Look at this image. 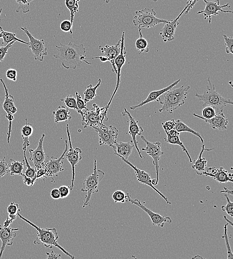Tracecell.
<instances>
[{
    "instance_id": "6da1fadb",
    "label": "cell",
    "mask_w": 233,
    "mask_h": 259,
    "mask_svg": "<svg viewBox=\"0 0 233 259\" xmlns=\"http://www.w3.org/2000/svg\"><path fill=\"white\" fill-rule=\"evenodd\" d=\"M56 47L58 53L53 57L60 59L62 66L66 69H75L82 62L87 64H91L86 60L85 48L82 44L77 45L70 42L67 45L60 43V46L56 45Z\"/></svg>"
},
{
    "instance_id": "7a4b0ae2",
    "label": "cell",
    "mask_w": 233,
    "mask_h": 259,
    "mask_svg": "<svg viewBox=\"0 0 233 259\" xmlns=\"http://www.w3.org/2000/svg\"><path fill=\"white\" fill-rule=\"evenodd\" d=\"M17 216L36 229L37 231V237L36 240L34 241V244H41L43 245L45 247L49 249H51L53 247H57L66 256L72 259H75V257L73 255L70 254L58 244L57 239L59 236L55 228H41L22 216L19 213L18 214Z\"/></svg>"
},
{
    "instance_id": "3957f363",
    "label": "cell",
    "mask_w": 233,
    "mask_h": 259,
    "mask_svg": "<svg viewBox=\"0 0 233 259\" xmlns=\"http://www.w3.org/2000/svg\"><path fill=\"white\" fill-rule=\"evenodd\" d=\"M190 86H181V87L170 89L163 93V99L158 100L162 107L158 110L159 113L167 111L170 114L185 103L188 91Z\"/></svg>"
},
{
    "instance_id": "277c9868",
    "label": "cell",
    "mask_w": 233,
    "mask_h": 259,
    "mask_svg": "<svg viewBox=\"0 0 233 259\" xmlns=\"http://www.w3.org/2000/svg\"><path fill=\"white\" fill-rule=\"evenodd\" d=\"M207 81L208 85H207V90L203 94L196 93L195 96L203 102V107L211 106L216 109L218 114L223 112L226 105H233V101L230 99L223 97L216 90L215 85L211 83L209 76Z\"/></svg>"
},
{
    "instance_id": "5b68a950",
    "label": "cell",
    "mask_w": 233,
    "mask_h": 259,
    "mask_svg": "<svg viewBox=\"0 0 233 259\" xmlns=\"http://www.w3.org/2000/svg\"><path fill=\"white\" fill-rule=\"evenodd\" d=\"M104 172L97 169L96 158H94V167L93 173L84 179L81 191L87 192L82 207L89 205L91 195L98 192L99 183L104 176Z\"/></svg>"
},
{
    "instance_id": "8992f818",
    "label": "cell",
    "mask_w": 233,
    "mask_h": 259,
    "mask_svg": "<svg viewBox=\"0 0 233 259\" xmlns=\"http://www.w3.org/2000/svg\"><path fill=\"white\" fill-rule=\"evenodd\" d=\"M135 14L133 23L135 26H138V28H150L158 24L167 23L169 21L156 17V12L153 8H145L136 11Z\"/></svg>"
},
{
    "instance_id": "52a82bcc",
    "label": "cell",
    "mask_w": 233,
    "mask_h": 259,
    "mask_svg": "<svg viewBox=\"0 0 233 259\" xmlns=\"http://www.w3.org/2000/svg\"><path fill=\"white\" fill-rule=\"evenodd\" d=\"M106 108V106L100 107L99 105L94 103L90 110L88 109L83 112L81 116V125L83 128H86L87 127H89L94 128L103 124L105 118L107 121L108 118Z\"/></svg>"
},
{
    "instance_id": "ba28073f",
    "label": "cell",
    "mask_w": 233,
    "mask_h": 259,
    "mask_svg": "<svg viewBox=\"0 0 233 259\" xmlns=\"http://www.w3.org/2000/svg\"><path fill=\"white\" fill-rule=\"evenodd\" d=\"M141 138L146 143V146L142 148V150L146 152L149 156L153 158V163L155 167L156 178L155 185H157L158 182L159 165L158 161L160 156L163 154L161 150V143L159 141L152 142L148 141L143 136L141 135Z\"/></svg>"
},
{
    "instance_id": "9c48e42d",
    "label": "cell",
    "mask_w": 233,
    "mask_h": 259,
    "mask_svg": "<svg viewBox=\"0 0 233 259\" xmlns=\"http://www.w3.org/2000/svg\"><path fill=\"white\" fill-rule=\"evenodd\" d=\"M93 129L98 133L100 145L106 144L111 147L117 142L118 130L116 128L111 125L107 127L102 124Z\"/></svg>"
},
{
    "instance_id": "30bf717a",
    "label": "cell",
    "mask_w": 233,
    "mask_h": 259,
    "mask_svg": "<svg viewBox=\"0 0 233 259\" xmlns=\"http://www.w3.org/2000/svg\"><path fill=\"white\" fill-rule=\"evenodd\" d=\"M0 81L3 86L5 92V98L2 104V108L7 114L5 117L9 123L8 131L6 133L7 143H9L11 132L12 122L14 120V114L17 112V108L14 103V98L12 96L9 94L8 90L3 80L0 79Z\"/></svg>"
},
{
    "instance_id": "8fae6325",
    "label": "cell",
    "mask_w": 233,
    "mask_h": 259,
    "mask_svg": "<svg viewBox=\"0 0 233 259\" xmlns=\"http://www.w3.org/2000/svg\"><path fill=\"white\" fill-rule=\"evenodd\" d=\"M127 202H130L131 204L135 205L145 212L150 217L153 226L162 228L165 223L171 224V219L169 217H164L161 215L155 213L151 209L146 207L143 203L137 199H132L130 195L126 193Z\"/></svg>"
},
{
    "instance_id": "7c38bea8",
    "label": "cell",
    "mask_w": 233,
    "mask_h": 259,
    "mask_svg": "<svg viewBox=\"0 0 233 259\" xmlns=\"http://www.w3.org/2000/svg\"><path fill=\"white\" fill-rule=\"evenodd\" d=\"M20 28L29 38V48L31 50L34 60L43 61L44 56L47 55V48L45 46L44 40L35 38L26 27H20Z\"/></svg>"
},
{
    "instance_id": "4fadbf2b",
    "label": "cell",
    "mask_w": 233,
    "mask_h": 259,
    "mask_svg": "<svg viewBox=\"0 0 233 259\" xmlns=\"http://www.w3.org/2000/svg\"><path fill=\"white\" fill-rule=\"evenodd\" d=\"M66 129L69 139L70 149L68 150L67 151V152L66 153L65 157L70 163L72 167V178L71 185L70 186V189L71 190L73 189L74 186V181L75 178V167L78 163L82 159V156L80 155V153L82 152V151L78 147H76L75 148H73L70 133L68 124L66 126Z\"/></svg>"
},
{
    "instance_id": "5bb4252c",
    "label": "cell",
    "mask_w": 233,
    "mask_h": 259,
    "mask_svg": "<svg viewBox=\"0 0 233 259\" xmlns=\"http://www.w3.org/2000/svg\"><path fill=\"white\" fill-rule=\"evenodd\" d=\"M205 3V7L204 10L197 12V14L202 13L204 16V19L209 18L208 23L211 22V17L212 15H221L218 13L219 11L223 12L232 13L231 10H225L222 8L224 7L231 8L229 3L224 5H220L219 0H203ZM222 16V15H221Z\"/></svg>"
},
{
    "instance_id": "9a60e30c",
    "label": "cell",
    "mask_w": 233,
    "mask_h": 259,
    "mask_svg": "<svg viewBox=\"0 0 233 259\" xmlns=\"http://www.w3.org/2000/svg\"><path fill=\"white\" fill-rule=\"evenodd\" d=\"M121 160L126 163L127 164L132 167L135 173L137 181L142 184L148 185L154 189L157 193H158L166 202L167 204H171V202L168 200V198L161 193L158 190H157L154 185L152 184L150 174L144 170H141L138 168L136 166L134 165L131 162L128 160L125 159L120 156H118Z\"/></svg>"
},
{
    "instance_id": "2e32d148",
    "label": "cell",
    "mask_w": 233,
    "mask_h": 259,
    "mask_svg": "<svg viewBox=\"0 0 233 259\" xmlns=\"http://www.w3.org/2000/svg\"><path fill=\"white\" fill-rule=\"evenodd\" d=\"M68 150V141L66 140L65 150L61 156L58 158L52 156L49 160L45 161L44 165L46 170L48 177H50L53 180L54 176H57V174L59 172L62 171L64 170L63 168V162L62 160L64 159L65 155Z\"/></svg>"
},
{
    "instance_id": "e0dca14e",
    "label": "cell",
    "mask_w": 233,
    "mask_h": 259,
    "mask_svg": "<svg viewBox=\"0 0 233 259\" xmlns=\"http://www.w3.org/2000/svg\"><path fill=\"white\" fill-rule=\"evenodd\" d=\"M124 35L125 32L123 31L122 32L121 38V50L120 53L116 57L114 60V64L116 69V74H117V84L116 86V88L114 91L113 94L111 96L110 100L107 105H106V112L107 113V110L109 106L111 103V101L118 90L119 84L120 83V76H121V70L122 66L124 64L126 58H125V54H126V52L125 51V47L124 45Z\"/></svg>"
},
{
    "instance_id": "ac0fdd59",
    "label": "cell",
    "mask_w": 233,
    "mask_h": 259,
    "mask_svg": "<svg viewBox=\"0 0 233 259\" xmlns=\"http://www.w3.org/2000/svg\"><path fill=\"white\" fill-rule=\"evenodd\" d=\"M189 4H187L182 11L174 19L169 20L168 22L164 23L163 27L160 30L159 35L164 42L171 41L174 39L175 29L179 23L178 20L186 10Z\"/></svg>"
},
{
    "instance_id": "d6986e66",
    "label": "cell",
    "mask_w": 233,
    "mask_h": 259,
    "mask_svg": "<svg viewBox=\"0 0 233 259\" xmlns=\"http://www.w3.org/2000/svg\"><path fill=\"white\" fill-rule=\"evenodd\" d=\"M45 136V134L43 133L39 140L37 147L35 149L29 150V160L33 162L36 170L42 167L45 161V153L43 147Z\"/></svg>"
},
{
    "instance_id": "ffe728a7",
    "label": "cell",
    "mask_w": 233,
    "mask_h": 259,
    "mask_svg": "<svg viewBox=\"0 0 233 259\" xmlns=\"http://www.w3.org/2000/svg\"><path fill=\"white\" fill-rule=\"evenodd\" d=\"M124 112L122 113L123 116L127 115L129 119V127L128 133L132 137V141L134 143V147L136 149L140 158H144L141 153V151L138 146V142L136 140L137 135H141L143 131V129L141 127L138 126V121H137L131 114L125 108Z\"/></svg>"
},
{
    "instance_id": "44dd1931",
    "label": "cell",
    "mask_w": 233,
    "mask_h": 259,
    "mask_svg": "<svg viewBox=\"0 0 233 259\" xmlns=\"http://www.w3.org/2000/svg\"><path fill=\"white\" fill-rule=\"evenodd\" d=\"M203 174L210 176L219 183L233 182V174L229 172L223 167H219V168L214 166L209 167Z\"/></svg>"
},
{
    "instance_id": "7402d4cb",
    "label": "cell",
    "mask_w": 233,
    "mask_h": 259,
    "mask_svg": "<svg viewBox=\"0 0 233 259\" xmlns=\"http://www.w3.org/2000/svg\"><path fill=\"white\" fill-rule=\"evenodd\" d=\"M19 228H12L9 227H1L0 225V239L1 241V246L0 250V259L6 245L11 246L14 238L16 236L15 231Z\"/></svg>"
},
{
    "instance_id": "603a6c76",
    "label": "cell",
    "mask_w": 233,
    "mask_h": 259,
    "mask_svg": "<svg viewBox=\"0 0 233 259\" xmlns=\"http://www.w3.org/2000/svg\"><path fill=\"white\" fill-rule=\"evenodd\" d=\"M99 49L101 53L104 54V56L107 58V61H109L112 66V72H115L116 74V69L114 64V60L116 57L120 52L121 50V39L114 45L110 46L106 45L102 47L99 46Z\"/></svg>"
},
{
    "instance_id": "cb8c5ba5",
    "label": "cell",
    "mask_w": 233,
    "mask_h": 259,
    "mask_svg": "<svg viewBox=\"0 0 233 259\" xmlns=\"http://www.w3.org/2000/svg\"><path fill=\"white\" fill-rule=\"evenodd\" d=\"M192 115L208 123L210 126L213 129L225 130L227 129V126L228 124L229 121L226 118L223 112L217 114L210 119H205L195 113H193Z\"/></svg>"
},
{
    "instance_id": "d4e9b609",
    "label": "cell",
    "mask_w": 233,
    "mask_h": 259,
    "mask_svg": "<svg viewBox=\"0 0 233 259\" xmlns=\"http://www.w3.org/2000/svg\"><path fill=\"white\" fill-rule=\"evenodd\" d=\"M180 81V79H178L176 81H174L173 83L169 85V86L164 88L162 89H160L158 90H155L151 92L148 95L147 98L141 102L140 103L138 104L137 105L133 106L130 107V109L131 110H134L138 108H140L144 105H146L149 103L157 101L158 98L161 96V95L167 91L172 89L174 86L178 84V83Z\"/></svg>"
},
{
    "instance_id": "484cf974",
    "label": "cell",
    "mask_w": 233,
    "mask_h": 259,
    "mask_svg": "<svg viewBox=\"0 0 233 259\" xmlns=\"http://www.w3.org/2000/svg\"><path fill=\"white\" fill-rule=\"evenodd\" d=\"M134 145H131L130 142H117L111 147L114 150V154L122 157L125 159L128 160L131 155Z\"/></svg>"
},
{
    "instance_id": "4316f807",
    "label": "cell",
    "mask_w": 233,
    "mask_h": 259,
    "mask_svg": "<svg viewBox=\"0 0 233 259\" xmlns=\"http://www.w3.org/2000/svg\"><path fill=\"white\" fill-rule=\"evenodd\" d=\"M213 149H214V148H205V145H202L201 150L197 159L194 161V163L192 165V169L195 170L196 174L198 175H203V172L205 171V168L207 166V161L204 157H202L203 152L205 150L209 151Z\"/></svg>"
},
{
    "instance_id": "83f0119b",
    "label": "cell",
    "mask_w": 233,
    "mask_h": 259,
    "mask_svg": "<svg viewBox=\"0 0 233 259\" xmlns=\"http://www.w3.org/2000/svg\"><path fill=\"white\" fill-rule=\"evenodd\" d=\"M53 114L54 116V121L56 123L67 122L72 119L69 108L64 106H59L55 111H53Z\"/></svg>"
},
{
    "instance_id": "f1b7e54d",
    "label": "cell",
    "mask_w": 233,
    "mask_h": 259,
    "mask_svg": "<svg viewBox=\"0 0 233 259\" xmlns=\"http://www.w3.org/2000/svg\"><path fill=\"white\" fill-rule=\"evenodd\" d=\"M19 211L20 209L18 204L13 202H11L7 207V217L3 223V227L10 226L11 223L16 219Z\"/></svg>"
},
{
    "instance_id": "f546056e",
    "label": "cell",
    "mask_w": 233,
    "mask_h": 259,
    "mask_svg": "<svg viewBox=\"0 0 233 259\" xmlns=\"http://www.w3.org/2000/svg\"><path fill=\"white\" fill-rule=\"evenodd\" d=\"M25 125L21 130V135L23 139L22 149L26 151V148L30 145L29 137L32 135L33 132V129L32 125L27 122V119H25Z\"/></svg>"
},
{
    "instance_id": "4dcf8cb0",
    "label": "cell",
    "mask_w": 233,
    "mask_h": 259,
    "mask_svg": "<svg viewBox=\"0 0 233 259\" xmlns=\"http://www.w3.org/2000/svg\"><path fill=\"white\" fill-rule=\"evenodd\" d=\"M173 129L179 132H188L191 133L199 138L201 143H204V139L200 133L192 129L179 119L174 121Z\"/></svg>"
},
{
    "instance_id": "1f68e13d",
    "label": "cell",
    "mask_w": 233,
    "mask_h": 259,
    "mask_svg": "<svg viewBox=\"0 0 233 259\" xmlns=\"http://www.w3.org/2000/svg\"><path fill=\"white\" fill-rule=\"evenodd\" d=\"M0 39L2 38L3 41L2 44H4V46L13 41H18L27 45L29 44V42L16 37L15 33L4 31L1 26L0 27Z\"/></svg>"
},
{
    "instance_id": "d6a6232c",
    "label": "cell",
    "mask_w": 233,
    "mask_h": 259,
    "mask_svg": "<svg viewBox=\"0 0 233 259\" xmlns=\"http://www.w3.org/2000/svg\"><path fill=\"white\" fill-rule=\"evenodd\" d=\"M11 162L8 164V172L10 175H22L25 164L24 161H19L10 159Z\"/></svg>"
},
{
    "instance_id": "836d02e7",
    "label": "cell",
    "mask_w": 233,
    "mask_h": 259,
    "mask_svg": "<svg viewBox=\"0 0 233 259\" xmlns=\"http://www.w3.org/2000/svg\"><path fill=\"white\" fill-rule=\"evenodd\" d=\"M101 79L99 78L97 84L95 86H92V84L88 85L83 92L84 96V102L86 104L88 102L93 100L96 96V91L97 89L100 86Z\"/></svg>"
},
{
    "instance_id": "e575fe53",
    "label": "cell",
    "mask_w": 233,
    "mask_h": 259,
    "mask_svg": "<svg viewBox=\"0 0 233 259\" xmlns=\"http://www.w3.org/2000/svg\"><path fill=\"white\" fill-rule=\"evenodd\" d=\"M165 133L166 134V137L164 138L165 141L169 144H176L180 146L183 151H184L187 154L189 162L191 163L192 162L193 160L183 142L181 141L179 138V135L170 136L167 133L165 132Z\"/></svg>"
},
{
    "instance_id": "d590c367",
    "label": "cell",
    "mask_w": 233,
    "mask_h": 259,
    "mask_svg": "<svg viewBox=\"0 0 233 259\" xmlns=\"http://www.w3.org/2000/svg\"><path fill=\"white\" fill-rule=\"evenodd\" d=\"M139 38H138L135 42L136 48L137 50L139 51V54L142 52H148L149 51V44L147 40L143 37L141 32V29L138 28Z\"/></svg>"
},
{
    "instance_id": "8d00e7d4",
    "label": "cell",
    "mask_w": 233,
    "mask_h": 259,
    "mask_svg": "<svg viewBox=\"0 0 233 259\" xmlns=\"http://www.w3.org/2000/svg\"><path fill=\"white\" fill-rule=\"evenodd\" d=\"M79 1V0H65V1L66 7L70 11V21L72 25L75 15L78 11Z\"/></svg>"
},
{
    "instance_id": "74e56055",
    "label": "cell",
    "mask_w": 233,
    "mask_h": 259,
    "mask_svg": "<svg viewBox=\"0 0 233 259\" xmlns=\"http://www.w3.org/2000/svg\"><path fill=\"white\" fill-rule=\"evenodd\" d=\"M63 102L69 109H73L76 110L78 114H80V112L77 105L76 99L72 95H68L64 99L60 100Z\"/></svg>"
},
{
    "instance_id": "f35d334b",
    "label": "cell",
    "mask_w": 233,
    "mask_h": 259,
    "mask_svg": "<svg viewBox=\"0 0 233 259\" xmlns=\"http://www.w3.org/2000/svg\"><path fill=\"white\" fill-rule=\"evenodd\" d=\"M26 151H23L24 153V161L25 163V165L26 166V169L25 171L24 174L32 179H33L35 181H36L35 179V174H36V170L34 167H32L29 164L26 156Z\"/></svg>"
},
{
    "instance_id": "ab89813d",
    "label": "cell",
    "mask_w": 233,
    "mask_h": 259,
    "mask_svg": "<svg viewBox=\"0 0 233 259\" xmlns=\"http://www.w3.org/2000/svg\"><path fill=\"white\" fill-rule=\"evenodd\" d=\"M18 6L16 9V12L22 10L23 13H27L30 10V3L34 0H15Z\"/></svg>"
},
{
    "instance_id": "60d3db41",
    "label": "cell",
    "mask_w": 233,
    "mask_h": 259,
    "mask_svg": "<svg viewBox=\"0 0 233 259\" xmlns=\"http://www.w3.org/2000/svg\"><path fill=\"white\" fill-rule=\"evenodd\" d=\"M217 114H218V113L215 108L211 106H206L203 107L202 111V116H201L205 119H210Z\"/></svg>"
},
{
    "instance_id": "b9f144b4",
    "label": "cell",
    "mask_w": 233,
    "mask_h": 259,
    "mask_svg": "<svg viewBox=\"0 0 233 259\" xmlns=\"http://www.w3.org/2000/svg\"><path fill=\"white\" fill-rule=\"evenodd\" d=\"M112 198L115 203L127 202L126 194L120 190L115 191L112 194Z\"/></svg>"
},
{
    "instance_id": "7bdbcfd3",
    "label": "cell",
    "mask_w": 233,
    "mask_h": 259,
    "mask_svg": "<svg viewBox=\"0 0 233 259\" xmlns=\"http://www.w3.org/2000/svg\"><path fill=\"white\" fill-rule=\"evenodd\" d=\"M228 224L227 223L225 224L224 227V234L222 236V238L224 239L225 241V245L227 248V254H228V259H233V254L231 248V246L230 245L229 238L227 234V226Z\"/></svg>"
},
{
    "instance_id": "ee69618b",
    "label": "cell",
    "mask_w": 233,
    "mask_h": 259,
    "mask_svg": "<svg viewBox=\"0 0 233 259\" xmlns=\"http://www.w3.org/2000/svg\"><path fill=\"white\" fill-rule=\"evenodd\" d=\"M226 198L227 204L221 207L223 211L226 212L229 216L233 217V203L231 201L227 194L224 195Z\"/></svg>"
},
{
    "instance_id": "f6af8a7d",
    "label": "cell",
    "mask_w": 233,
    "mask_h": 259,
    "mask_svg": "<svg viewBox=\"0 0 233 259\" xmlns=\"http://www.w3.org/2000/svg\"><path fill=\"white\" fill-rule=\"evenodd\" d=\"M223 37L226 46V52L227 53L233 54V38L232 36L228 37L226 35L224 34Z\"/></svg>"
},
{
    "instance_id": "bcb514c9",
    "label": "cell",
    "mask_w": 233,
    "mask_h": 259,
    "mask_svg": "<svg viewBox=\"0 0 233 259\" xmlns=\"http://www.w3.org/2000/svg\"><path fill=\"white\" fill-rule=\"evenodd\" d=\"M76 96V102H77V105L78 106V108L80 114L81 116H82L83 112L82 111V110H87L88 109L86 107V104L84 102L83 100L82 99L80 95L76 92L75 93Z\"/></svg>"
},
{
    "instance_id": "7dc6e473",
    "label": "cell",
    "mask_w": 233,
    "mask_h": 259,
    "mask_svg": "<svg viewBox=\"0 0 233 259\" xmlns=\"http://www.w3.org/2000/svg\"><path fill=\"white\" fill-rule=\"evenodd\" d=\"M60 27L61 29L65 32H69L70 34L73 33V25L70 20H64L60 24Z\"/></svg>"
},
{
    "instance_id": "c3c4849f",
    "label": "cell",
    "mask_w": 233,
    "mask_h": 259,
    "mask_svg": "<svg viewBox=\"0 0 233 259\" xmlns=\"http://www.w3.org/2000/svg\"><path fill=\"white\" fill-rule=\"evenodd\" d=\"M15 41H13L3 46H0V62L3 60L5 56L8 53V49L14 43Z\"/></svg>"
},
{
    "instance_id": "681fc988",
    "label": "cell",
    "mask_w": 233,
    "mask_h": 259,
    "mask_svg": "<svg viewBox=\"0 0 233 259\" xmlns=\"http://www.w3.org/2000/svg\"><path fill=\"white\" fill-rule=\"evenodd\" d=\"M47 172L46 170L44 165H43L42 167L36 170L35 179L36 180L42 179L44 180L47 178Z\"/></svg>"
},
{
    "instance_id": "f907efd6",
    "label": "cell",
    "mask_w": 233,
    "mask_h": 259,
    "mask_svg": "<svg viewBox=\"0 0 233 259\" xmlns=\"http://www.w3.org/2000/svg\"><path fill=\"white\" fill-rule=\"evenodd\" d=\"M5 158L0 160V177L8 173V164L5 161Z\"/></svg>"
},
{
    "instance_id": "816d5d0a",
    "label": "cell",
    "mask_w": 233,
    "mask_h": 259,
    "mask_svg": "<svg viewBox=\"0 0 233 259\" xmlns=\"http://www.w3.org/2000/svg\"><path fill=\"white\" fill-rule=\"evenodd\" d=\"M6 77L9 80L16 81L17 79V71L12 68L8 69L6 72Z\"/></svg>"
},
{
    "instance_id": "f5cc1de1",
    "label": "cell",
    "mask_w": 233,
    "mask_h": 259,
    "mask_svg": "<svg viewBox=\"0 0 233 259\" xmlns=\"http://www.w3.org/2000/svg\"><path fill=\"white\" fill-rule=\"evenodd\" d=\"M60 198H64L68 196L70 193V187L69 186L62 185L59 188Z\"/></svg>"
},
{
    "instance_id": "db71d44e",
    "label": "cell",
    "mask_w": 233,
    "mask_h": 259,
    "mask_svg": "<svg viewBox=\"0 0 233 259\" xmlns=\"http://www.w3.org/2000/svg\"><path fill=\"white\" fill-rule=\"evenodd\" d=\"M174 119H171L165 122L164 123H161L164 130L168 131L173 129L174 126Z\"/></svg>"
},
{
    "instance_id": "11a10c76",
    "label": "cell",
    "mask_w": 233,
    "mask_h": 259,
    "mask_svg": "<svg viewBox=\"0 0 233 259\" xmlns=\"http://www.w3.org/2000/svg\"><path fill=\"white\" fill-rule=\"evenodd\" d=\"M23 178V181L24 184L28 186H32L34 183L35 182V181L30 177H28L26 176L24 174H22V175Z\"/></svg>"
},
{
    "instance_id": "9f6ffc18",
    "label": "cell",
    "mask_w": 233,
    "mask_h": 259,
    "mask_svg": "<svg viewBox=\"0 0 233 259\" xmlns=\"http://www.w3.org/2000/svg\"><path fill=\"white\" fill-rule=\"evenodd\" d=\"M51 197L55 200L59 199L60 198V194L59 188H54L53 189L50 193Z\"/></svg>"
},
{
    "instance_id": "6f0895ef",
    "label": "cell",
    "mask_w": 233,
    "mask_h": 259,
    "mask_svg": "<svg viewBox=\"0 0 233 259\" xmlns=\"http://www.w3.org/2000/svg\"><path fill=\"white\" fill-rule=\"evenodd\" d=\"M199 0H187L186 4H189V6L184 11L185 14L188 13L190 9H191Z\"/></svg>"
},
{
    "instance_id": "680465c9",
    "label": "cell",
    "mask_w": 233,
    "mask_h": 259,
    "mask_svg": "<svg viewBox=\"0 0 233 259\" xmlns=\"http://www.w3.org/2000/svg\"><path fill=\"white\" fill-rule=\"evenodd\" d=\"M47 256V259H60L61 258V255L55 254L53 251H52L50 253H46Z\"/></svg>"
},
{
    "instance_id": "91938a15",
    "label": "cell",
    "mask_w": 233,
    "mask_h": 259,
    "mask_svg": "<svg viewBox=\"0 0 233 259\" xmlns=\"http://www.w3.org/2000/svg\"><path fill=\"white\" fill-rule=\"evenodd\" d=\"M165 132L167 133L170 136H175V135H179L180 132H178L177 130H174V129L169 130L168 131L164 130Z\"/></svg>"
},
{
    "instance_id": "94428289",
    "label": "cell",
    "mask_w": 233,
    "mask_h": 259,
    "mask_svg": "<svg viewBox=\"0 0 233 259\" xmlns=\"http://www.w3.org/2000/svg\"><path fill=\"white\" fill-rule=\"evenodd\" d=\"M224 190L221 191L220 192L221 193H225L226 194H230L231 196H233V190H230L229 189H228L226 187H224Z\"/></svg>"
},
{
    "instance_id": "6125c7cd",
    "label": "cell",
    "mask_w": 233,
    "mask_h": 259,
    "mask_svg": "<svg viewBox=\"0 0 233 259\" xmlns=\"http://www.w3.org/2000/svg\"><path fill=\"white\" fill-rule=\"evenodd\" d=\"M224 218L225 220L227 222L228 224H230L232 227L233 226V222H232V221H231L230 220H229L228 219V218L226 216H224Z\"/></svg>"
},
{
    "instance_id": "be15d7a7",
    "label": "cell",
    "mask_w": 233,
    "mask_h": 259,
    "mask_svg": "<svg viewBox=\"0 0 233 259\" xmlns=\"http://www.w3.org/2000/svg\"><path fill=\"white\" fill-rule=\"evenodd\" d=\"M203 258L202 257L200 256L199 255H196L194 257H192V258Z\"/></svg>"
},
{
    "instance_id": "e7e4bbea",
    "label": "cell",
    "mask_w": 233,
    "mask_h": 259,
    "mask_svg": "<svg viewBox=\"0 0 233 259\" xmlns=\"http://www.w3.org/2000/svg\"><path fill=\"white\" fill-rule=\"evenodd\" d=\"M1 11H2V8H0V15L1 14Z\"/></svg>"
},
{
    "instance_id": "03108f58",
    "label": "cell",
    "mask_w": 233,
    "mask_h": 259,
    "mask_svg": "<svg viewBox=\"0 0 233 259\" xmlns=\"http://www.w3.org/2000/svg\"><path fill=\"white\" fill-rule=\"evenodd\" d=\"M153 0L154 1H157V0Z\"/></svg>"
}]
</instances>
